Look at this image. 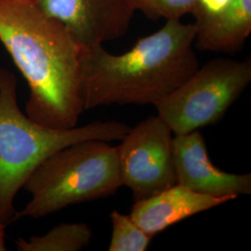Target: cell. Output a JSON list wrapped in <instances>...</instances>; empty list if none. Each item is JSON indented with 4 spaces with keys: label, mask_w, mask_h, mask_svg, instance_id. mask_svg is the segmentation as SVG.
Listing matches in <instances>:
<instances>
[{
    "label": "cell",
    "mask_w": 251,
    "mask_h": 251,
    "mask_svg": "<svg viewBox=\"0 0 251 251\" xmlns=\"http://www.w3.org/2000/svg\"><path fill=\"white\" fill-rule=\"evenodd\" d=\"M4 228L0 225V251H6V246H5V240H4Z\"/></svg>",
    "instance_id": "9a60e30c"
},
{
    "label": "cell",
    "mask_w": 251,
    "mask_h": 251,
    "mask_svg": "<svg viewBox=\"0 0 251 251\" xmlns=\"http://www.w3.org/2000/svg\"><path fill=\"white\" fill-rule=\"evenodd\" d=\"M0 42L29 87L25 114L54 129L76 126L85 111L82 49L33 0H0Z\"/></svg>",
    "instance_id": "6da1fadb"
},
{
    "label": "cell",
    "mask_w": 251,
    "mask_h": 251,
    "mask_svg": "<svg viewBox=\"0 0 251 251\" xmlns=\"http://www.w3.org/2000/svg\"><path fill=\"white\" fill-rule=\"evenodd\" d=\"M122 185L116 146L86 140L51 154L27 179L31 200L16 211L20 219H41L67 206L113 196Z\"/></svg>",
    "instance_id": "277c9868"
},
{
    "label": "cell",
    "mask_w": 251,
    "mask_h": 251,
    "mask_svg": "<svg viewBox=\"0 0 251 251\" xmlns=\"http://www.w3.org/2000/svg\"><path fill=\"white\" fill-rule=\"evenodd\" d=\"M251 81L250 58H216L153 106L173 134H186L220 122Z\"/></svg>",
    "instance_id": "5b68a950"
},
{
    "label": "cell",
    "mask_w": 251,
    "mask_h": 251,
    "mask_svg": "<svg viewBox=\"0 0 251 251\" xmlns=\"http://www.w3.org/2000/svg\"><path fill=\"white\" fill-rule=\"evenodd\" d=\"M93 233L87 224H60L42 235L15 240L19 251H78L90 245Z\"/></svg>",
    "instance_id": "8fae6325"
},
{
    "label": "cell",
    "mask_w": 251,
    "mask_h": 251,
    "mask_svg": "<svg viewBox=\"0 0 251 251\" xmlns=\"http://www.w3.org/2000/svg\"><path fill=\"white\" fill-rule=\"evenodd\" d=\"M112 235L109 251H145L152 236L135 224L129 215L113 210L110 214Z\"/></svg>",
    "instance_id": "7c38bea8"
},
{
    "label": "cell",
    "mask_w": 251,
    "mask_h": 251,
    "mask_svg": "<svg viewBox=\"0 0 251 251\" xmlns=\"http://www.w3.org/2000/svg\"><path fill=\"white\" fill-rule=\"evenodd\" d=\"M233 0H197L192 14L195 19L213 16L228 7Z\"/></svg>",
    "instance_id": "5bb4252c"
},
{
    "label": "cell",
    "mask_w": 251,
    "mask_h": 251,
    "mask_svg": "<svg viewBox=\"0 0 251 251\" xmlns=\"http://www.w3.org/2000/svg\"><path fill=\"white\" fill-rule=\"evenodd\" d=\"M173 158L177 184L214 198L251 195V174L221 171L208 157L204 136L198 130L174 135Z\"/></svg>",
    "instance_id": "ba28073f"
},
{
    "label": "cell",
    "mask_w": 251,
    "mask_h": 251,
    "mask_svg": "<svg viewBox=\"0 0 251 251\" xmlns=\"http://www.w3.org/2000/svg\"><path fill=\"white\" fill-rule=\"evenodd\" d=\"M174 134L159 116L139 122L116 146L122 185L135 201L177 184L173 158Z\"/></svg>",
    "instance_id": "8992f818"
},
{
    "label": "cell",
    "mask_w": 251,
    "mask_h": 251,
    "mask_svg": "<svg viewBox=\"0 0 251 251\" xmlns=\"http://www.w3.org/2000/svg\"><path fill=\"white\" fill-rule=\"evenodd\" d=\"M129 2L135 11L144 13L148 18L171 21L192 14L197 0H129Z\"/></svg>",
    "instance_id": "4fadbf2b"
},
{
    "label": "cell",
    "mask_w": 251,
    "mask_h": 251,
    "mask_svg": "<svg viewBox=\"0 0 251 251\" xmlns=\"http://www.w3.org/2000/svg\"><path fill=\"white\" fill-rule=\"evenodd\" d=\"M130 127L118 121H94L69 129L47 127L19 107L17 79L0 68V225L16 222L15 198L27 179L48 157L86 140L121 141Z\"/></svg>",
    "instance_id": "3957f363"
},
{
    "label": "cell",
    "mask_w": 251,
    "mask_h": 251,
    "mask_svg": "<svg viewBox=\"0 0 251 251\" xmlns=\"http://www.w3.org/2000/svg\"><path fill=\"white\" fill-rule=\"evenodd\" d=\"M234 199L202 195L175 184L150 198L135 201L129 216L136 225L153 237L187 218Z\"/></svg>",
    "instance_id": "9c48e42d"
},
{
    "label": "cell",
    "mask_w": 251,
    "mask_h": 251,
    "mask_svg": "<svg viewBox=\"0 0 251 251\" xmlns=\"http://www.w3.org/2000/svg\"><path fill=\"white\" fill-rule=\"evenodd\" d=\"M195 38V24L171 20L125 53H110L102 45L82 49L85 111L112 104L154 105L198 70Z\"/></svg>",
    "instance_id": "7a4b0ae2"
},
{
    "label": "cell",
    "mask_w": 251,
    "mask_h": 251,
    "mask_svg": "<svg viewBox=\"0 0 251 251\" xmlns=\"http://www.w3.org/2000/svg\"><path fill=\"white\" fill-rule=\"evenodd\" d=\"M62 25L81 49L102 45L127 33L135 10L129 0H33Z\"/></svg>",
    "instance_id": "52a82bcc"
},
{
    "label": "cell",
    "mask_w": 251,
    "mask_h": 251,
    "mask_svg": "<svg viewBox=\"0 0 251 251\" xmlns=\"http://www.w3.org/2000/svg\"><path fill=\"white\" fill-rule=\"evenodd\" d=\"M195 46L200 50L234 54L251 33V0H233L213 16L195 19Z\"/></svg>",
    "instance_id": "30bf717a"
}]
</instances>
